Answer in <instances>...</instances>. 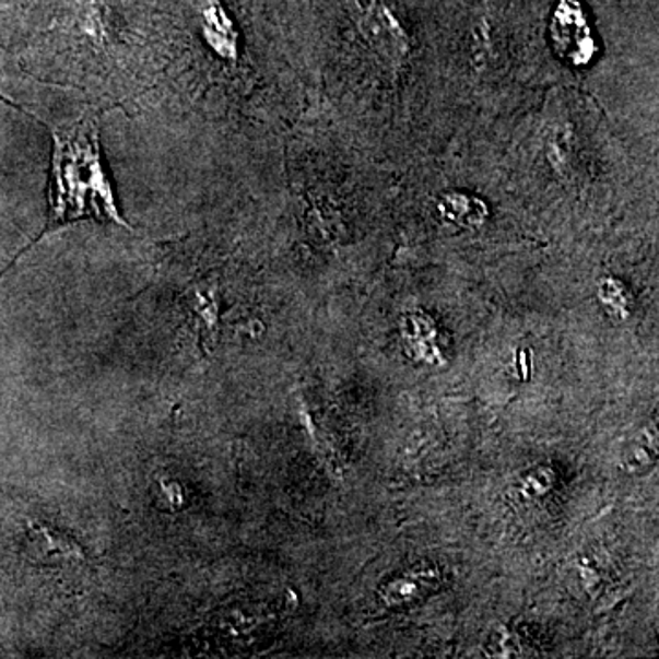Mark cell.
I'll use <instances>...</instances> for the list:
<instances>
[{
    "mask_svg": "<svg viewBox=\"0 0 659 659\" xmlns=\"http://www.w3.org/2000/svg\"><path fill=\"white\" fill-rule=\"evenodd\" d=\"M46 123L51 130L50 186H48V219L46 233L68 226L78 220L113 222L130 230L119 213L108 181L99 145V121L96 113L83 114L72 123Z\"/></svg>",
    "mask_w": 659,
    "mask_h": 659,
    "instance_id": "1",
    "label": "cell"
},
{
    "mask_svg": "<svg viewBox=\"0 0 659 659\" xmlns=\"http://www.w3.org/2000/svg\"><path fill=\"white\" fill-rule=\"evenodd\" d=\"M361 26L365 32L366 39L378 50V54L400 61L409 54V37L405 28L396 17L384 0H370L368 7L361 13Z\"/></svg>",
    "mask_w": 659,
    "mask_h": 659,
    "instance_id": "2",
    "label": "cell"
}]
</instances>
